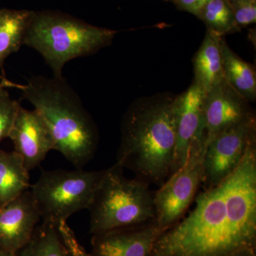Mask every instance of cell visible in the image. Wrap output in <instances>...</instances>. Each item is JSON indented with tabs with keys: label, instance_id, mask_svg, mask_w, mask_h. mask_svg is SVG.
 I'll return each mask as SVG.
<instances>
[{
	"label": "cell",
	"instance_id": "6da1fadb",
	"mask_svg": "<svg viewBox=\"0 0 256 256\" xmlns=\"http://www.w3.org/2000/svg\"><path fill=\"white\" fill-rule=\"evenodd\" d=\"M194 202L162 233L150 256H230L256 248V140L238 168Z\"/></svg>",
	"mask_w": 256,
	"mask_h": 256
},
{
	"label": "cell",
	"instance_id": "7a4b0ae2",
	"mask_svg": "<svg viewBox=\"0 0 256 256\" xmlns=\"http://www.w3.org/2000/svg\"><path fill=\"white\" fill-rule=\"evenodd\" d=\"M117 163L148 184L162 186L171 175L176 146V98L133 105L122 120Z\"/></svg>",
	"mask_w": 256,
	"mask_h": 256
},
{
	"label": "cell",
	"instance_id": "3957f363",
	"mask_svg": "<svg viewBox=\"0 0 256 256\" xmlns=\"http://www.w3.org/2000/svg\"><path fill=\"white\" fill-rule=\"evenodd\" d=\"M46 122L60 152L77 169H82L95 154L97 130L76 92L63 77L35 76L25 85L13 84Z\"/></svg>",
	"mask_w": 256,
	"mask_h": 256
},
{
	"label": "cell",
	"instance_id": "277c9868",
	"mask_svg": "<svg viewBox=\"0 0 256 256\" xmlns=\"http://www.w3.org/2000/svg\"><path fill=\"white\" fill-rule=\"evenodd\" d=\"M116 34L66 15L33 12L23 45L37 50L54 76L62 78L64 66L69 60L94 54L108 46Z\"/></svg>",
	"mask_w": 256,
	"mask_h": 256
},
{
	"label": "cell",
	"instance_id": "5b68a950",
	"mask_svg": "<svg viewBox=\"0 0 256 256\" xmlns=\"http://www.w3.org/2000/svg\"><path fill=\"white\" fill-rule=\"evenodd\" d=\"M124 170L117 162L106 170L88 210L92 235L156 220L154 194L150 184L126 178Z\"/></svg>",
	"mask_w": 256,
	"mask_h": 256
},
{
	"label": "cell",
	"instance_id": "8992f818",
	"mask_svg": "<svg viewBox=\"0 0 256 256\" xmlns=\"http://www.w3.org/2000/svg\"><path fill=\"white\" fill-rule=\"evenodd\" d=\"M106 170L43 171L30 190L42 222L58 227L77 212L88 210Z\"/></svg>",
	"mask_w": 256,
	"mask_h": 256
},
{
	"label": "cell",
	"instance_id": "52a82bcc",
	"mask_svg": "<svg viewBox=\"0 0 256 256\" xmlns=\"http://www.w3.org/2000/svg\"><path fill=\"white\" fill-rule=\"evenodd\" d=\"M205 149V138L192 143L184 164L154 193L156 222L163 232L178 223L194 201L203 182Z\"/></svg>",
	"mask_w": 256,
	"mask_h": 256
},
{
	"label": "cell",
	"instance_id": "ba28073f",
	"mask_svg": "<svg viewBox=\"0 0 256 256\" xmlns=\"http://www.w3.org/2000/svg\"><path fill=\"white\" fill-rule=\"evenodd\" d=\"M255 139L254 114L214 138L206 144L204 156V190L216 186L232 174Z\"/></svg>",
	"mask_w": 256,
	"mask_h": 256
},
{
	"label": "cell",
	"instance_id": "9c48e42d",
	"mask_svg": "<svg viewBox=\"0 0 256 256\" xmlns=\"http://www.w3.org/2000/svg\"><path fill=\"white\" fill-rule=\"evenodd\" d=\"M40 220L30 188L0 207V249L18 254L30 242Z\"/></svg>",
	"mask_w": 256,
	"mask_h": 256
},
{
	"label": "cell",
	"instance_id": "30bf717a",
	"mask_svg": "<svg viewBox=\"0 0 256 256\" xmlns=\"http://www.w3.org/2000/svg\"><path fill=\"white\" fill-rule=\"evenodd\" d=\"M204 100V92L194 82L176 97V146L171 174L184 164L192 143L206 138Z\"/></svg>",
	"mask_w": 256,
	"mask_h": 256
},
{
	"label": "cell",
	"instance_id": "8fae6325",
	"mask_svg": "<svg viewBox=\"0 0 256 256\" xmlns=\"http://www.w3.org/2000/svg\"><path fill=\"white\" fill-rule=\"evenodd\" d=\"M15 152L22 158L28 171L40 166L54 150V141L48 126L36 110L20 107L10 131Z\"/></svg>",
	"mask_w": 256,
	"mask_h": 256
},
{
	"label": "cell",
	"instance_id": "7c38bea8",
	"mask_svg": "<svg viewBox=\"0 0 256 256\" xmlns=\"http://www.w3.org/2000/svg\"><path fill=\"white\" fill-rule=\"evenodd\" d=\"M163 233L156 220L92 235V256H150Z\"/></svg>",
	"mask_w": 256,
	"mask_h": 256
},
{
	"label": "cell",
	"instance_id": "4fadbf2b",
	"mask_svg": "<svg viewBox=\"0 0 256 256\" xmlns=\"http://www.w3.org/2000/svg\"><path fill=\"white\" fill-rule=\"evenodd\" d=\"M252 114H254L249 110L248 101L224 79L204 94L206 146L217 134Z\"/></svg>",
	"mask_w": 256,
	"mask_h": 256
},
{
	"label": "cell",
	"instance_id": "5bb4252c",
	"mask_svg": "<svg viewBox=\"0 0 256 256\" xmlns=\"http://www.w3.org/2000/svg\"><path fill=\"white\" fill-rule=\"evenodd\" d=\"M222 36L208 30L194 60V82L204 94L223 82L224 74L220 52Z\"/></svg>",
	"mask_w": 256,
	"mask_h": 256
},
{
	"label": "cell",
	"instance_id": "9a60e30c",
	"mask_svg": "<svg viewBox=\"0 0 256 256\" xmlns=\"http://www.w3.org/2000/svg\"><path fill=\"white\" fill-rule=\"evenodd\" d=\"M28 172L18 153L0 149V207L30 190Z\"/></svg>",
	"mask_w": 256,
	"mask_h": 256
},
{
	"label": "cell",
	"instance_id": "2e32d148",
	"mask_svg": "<svg viewBox=\"0 0 256 256\" xmlns=\"http://www.w3.org/2000/svg\"><path fill=\"white\" fill-rule=\"evenodd\" d=\"M220 52L226 80L248 102L255 100L256 74L254 66L236 54L222 38Z\"/></svg>",
	"mask_w": 256,
	"mask_h": 256
},
{
	"label": "cell",
	"instance_id": "e0dca14e",
	"mask_svg": "<svg viewBox=\"0 0 256 256\" xmlns=\"http://www.w3.org/2000/svg\"><path fill=\"white\" fill-rule=\"evenodd\" d=\"M33 12L0 10V67L5 60L23 45L25 34Z\"/></svg>",
	"mask_w": 256,
	"mask_h": 256
},
{
	"label": "cell",
	"instance_id": "ac0fdd59",
	"mask_svg": "<svg viewBox=\"0 0 256 256\" xmlns=\"http://www.w3.org/2000/svg\"><path fill=\"white\" fill-rule=\"evenodd\" d=\"M16 256H68L58 227L42 222Z\"/></svg>",
	"mask_w": 256,
	"mask_h": 256
},
{
	"label": "cell",
	"instance_id": "d6986e66",
	"mask_svg": "<svg viewBox=\"0 0 256 256\" xmlns=\"http://www.w3.org/2000/svg\"><path fill=\"white\" fill-rule=\"evenodd\" d=\"M208 30L222 36L235 28L233 12L225 0H210L202 11Z\"/></svg>",
	"mask_w": 256,
	"mask_h": 256
},
{
	"label": "cell",
	"instance_id": "ffe728a7",
	"mask_svg": "<svg viewBox=\"0 0 256 256\" xmlns=\"http://www.w3.org/2000/svg\"><path fill=\"white\" fill-rule=\"evenodd\" d=\"M12 87V82L2 80L0 84V142L9 138L10 131L14 124L20 108V102L10 97L5 88Z\"/></svg>",
	"mask_w": 256,
	"mask_h": 256
},
{
	"label": "cell",
	"instance_id": "44dd1931",
	"mask_svg": "<svg viewBox=\"0 0 256 256\" xmlns=\"http://www.w3.org/2000/svg\"><path fill=\"white\" fill-rule=\"evenodd\" d=\"M58 229L66 248L68 256H92L78 242L76 236L66 222H62L58 225Z\"/></svg>",
	"mask_w": 256,
	"mask_h": 256
},
{
	"label": "cell",
	"instance_id": "7402d4cb",
	"mask_svg": "<svg viewBox=\"0 0 256 256\" xmlns=\"http://www.w3.org/2000/svg\"><path fill=\"white\" fill-rule=\"evenodd\" d=\"M236 24L240 26H247L256 23V3L242 2L234 14Z\"/></svg>",
	"mask_w": 256,
	"mask_h": 256
},
{
	"label": "cell",
	"instance_id": "603a6c76",
	"mask_svg": "<svg viewBox=\"0 0 256 256\" xmlns=\"http://www.w3.org/2000/svg\"><path fill=\"white\" fill-rule=\"evenodd\" d=\"M176 1L184 10L198 16L201 15L202 11L210 0H176Z\"/></svg>",
	"mask_w": 256,
	"mask_h": 256
},
{
	"label": "cell",
	"instance_id": "cb8c5ba5",
	"mask_svg": "<svg viewBox=\"0 0 256 256\" xmlns=\"http://www.w3.org/2000/svg\"><path fill=\"white\" fill-rule=\"evenodd\" d=\"M230 256H256V248L246 249Z\"/></svg>",
	"mask_w": 256,
	"mask_h": 256
},
{
	"label": "cell",
	"instance_id": "d4e9b609",
	"mask_svg": "<svg viewBox=\"0 0 256 256\" xmlns=\"http://www.w3.org/2000/svg\"><path fill=\"white\" fill-rule=\"evenodd\" d=\"M0 256H16V254H11V252H4V250L0 249Z\"/></svg>",
	"mask_w": 256,
	"mask_h": 256
},
{
	"label": "cell",
	"instance_id": "484cf974",
	"mask_svg": "<svg viewBox=\"0 0 256 256\" xmlns=\"http://www.w3.org/2000/svg\"><path fill=\"white\" fill-rule=\"evenodd\" d=\"M238 1L239 2H240V3L246 2H248V0H238Z\"/></svg>",
	"mask_w": 256,
	"mask_h": 256
},
{
	"label": "cell",
	"instance_id": "4316f807",
	"mask_svg": "<svg viewBox=\"0 0 256 256\" xmlns=\"http://www.w3.org/2000/svg\"><path fill=\"white\" fill-rule=\"evenodd\" d=\"M249 2L256 3V0H248Z\"/></svg>",
	"mask_w": 256,
	"mask_h": 256
}]
</instances>
